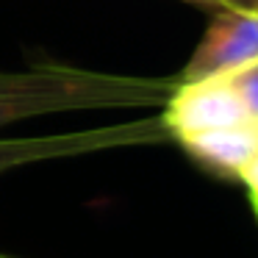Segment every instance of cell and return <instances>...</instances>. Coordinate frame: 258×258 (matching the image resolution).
I'll use <instances>...</instances> for the list:
<instances>
[{
	"instance_id": "52a82bcc",
	"label": "cell",
	"mask_w": 258,
	"mask_h": 258,
	"mask_svg": "<svg viewBox=\"0 0 258 258\" xmlns=\"http://www.w3.org/2000/svg\"><path fill=\"white\" fill-rule=\"evenodd\" d=\"M219 6H230V9H255L258 0H219ZM217 6V9H219Z\"/></svg>"
},
{
	"instance_id": "6da1fadb",
	"label": "cell",
	"mask_w": 258,
	"mask_h": 258,
	"mask_svg": "<svg viewBox=\"0 0 258 258\" xmlns=\"http://www.w3.org/2000/svg\"><path fill=\"white\" fill-rule=\"evenodd\" d=\"M175 86L178 78L100 73L39 58L25 70H0V128L67 111L164 108Z\"/></svg>"
},
{
	"instance_id": "7a4b0ae2",
	"label": "cell",
	"mask_w": 258,
	"mask_h": 258,
	"mask_svg": "<svg viewBox=\"0 0 258 258\" xmlns=\"http://www.w3.org/2000/svg\"><path fill=\"white\" fill-rule=\"evenodd\" d=\"M167 139H169V131L161 117H145V119H131V122H114V125L53 134V136L0 139V175L9 172V169L25 167V164L89 156V153L117 150V147L158 145V142H167Z\"/></svg>"
},
{
	"instance_id": "277c9868",
	"label": "cell",
	"mask_w": 258,
	"mask_h": 258,
	"mask_svg": "<svg viewBox=\"0 0 258 258\" xmlns=\"http://www.w3.org/2000/svg\"><path fill=\"white\" fill-rule=\"evenodd\" d=\"M180 145L211 172L241 180V172L258 153V119L247 117L239 122L222 125V128L203 131V134L183 139Z\"/></svg>"
},
{
	"instance_id": "8992f818",
	"label": "cell",
	"mask_w": 258,
	"mask_h": 258,
	"mask_svg": "<svg viewBox=\"0 0 258 258\" xmlns=\"http://www.w3.org/2000/svg\"><path fill=\"white\" fill-rule=\"evenodd\" d=\"M241 183L247 186L250 200H252V208H255V214H258V153H255V158L247 164L244 172H241Z\"/></svg>"
},
{
	"instance_id": "5b68a950",
	"label": "cell",
	"mask_w": 258,
	"mask_h": 258,
	"mask_svg": "<svg viewBox=\"0 0 258 258\" xmlns=\"http://www.w3.org/2000/svg\"><path fill=\"white\" fill-rule=\"evenodd\" d=\"M222 78L230 84V89L236 92V97H239L241 106L247 108V114L258 119V56L252 58V61L225 73Z\"/></svg>"
},
{
	"instance_id": "9c48e42d",
	"label": "cell",
	"mask_w": 258,
	"mask_h": 258,
	"mask_svg": "<svg viewBox=\"0 0 258 258\" xmlns=\"http://www.w3.org/2000/svg\"><path fill=\"white\" fill-rule=\"evenodd\" d=\"M255 12H258V6H255Z\"/></svg>"
},
{
	"instance_id": "ba28073f",
	"label": "cell",
	"mask_w": 258,
	"mask_h": 258,
	"mask_svg": "<svg viewBox=\"0 0 258 258\" xmlns=\"http://www.w3.org/2000/svg\"><path fill=\"white\" fill-rule=\"evenodd\" d=\"M0 258H9V255H0Z\"/></svg>"
},
{
	"instance_id": "3957f363",
	"label": "cell",
	"mask_w": 258,
	"mask_h": 258,
	"mask_svg": "<svg viewBox=\"0 0 258 258\" xmlns=\"http://www.w3.org/2000/svg\"><path fill=\"white\" fill-rule=\"evenodd\" d=\"M258 56V12L219 6L200 45L175 78L178 84L217 78Z\"/></svg>"
}]
</instances>
